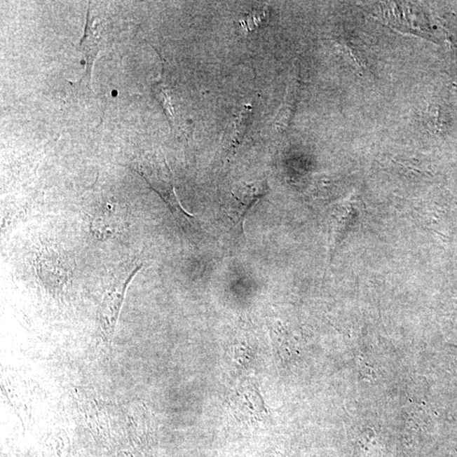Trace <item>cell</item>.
I'll use <instances>...</instances> for the list:
<instances>
[{"mask_svg": "<svg viewBox=\"0 0 457 457\" xmlns=\"http://www.w3.org/2000/svg\"><path fill=\"white\" fill-rule=\"evenodd\" d=\"M250 114H251L250 108L247 107V109H245L244 111H243L242 114H240V116L238 118V119L236 120V138H242L243 137V135L245 134V132H246V130L247 128V123L249 119H250Z\"/></svg>", "mask_w": 457, "mask_h": 457, "instance_id": "277c9868", "label": "cell"}, {"mask_svg": "<svg viewBox=\"0 0 457 457\" xmlns=\"http://www.w3.org/2000/svg\"><path fill=\"white\" fill-rule=\"evenodd\" d=\"M269 187L266 181L252 183L239 182L232 187L231 203L228 207V213L235 222L243 230V224L248 212L259 200L268 193Z\"/></svg>", "mask_w": 457, "mask_h": 457, "instance_id": "7a4b0ae2", "label": "cell"}, {"mask_svg": "<svg viewBox=\"0 0 457 457\" xmlns=\"http://www.w3.org/2000/svg\"><path fill=\"white\" fill-rule=\"evenodd\" d=\"M269 10L267 6L257 7L249 13L244 20L243 26L248 31H254L268 25Z\"/></svg>", "mask_w": 457, "mask_h": 457, "instance_id": "3957f363", "label": "cell"}, {"mask_svg": "<svg viewBox=\"0 0 457 457\" xmlns=\"http://www.w3.org/2000/svg\"><path fill=\"white\" fill-rule=\"evenodd\" d=\"M141 268L139 264L130 265L104 293L100 307L99 327L100 340L105 348L111 345L126 291Z\"/></svg>", "mask_w": 457, "mask_h": 457, "instance_id": "6da1fadb", "label": "cell"}]
</instances>
